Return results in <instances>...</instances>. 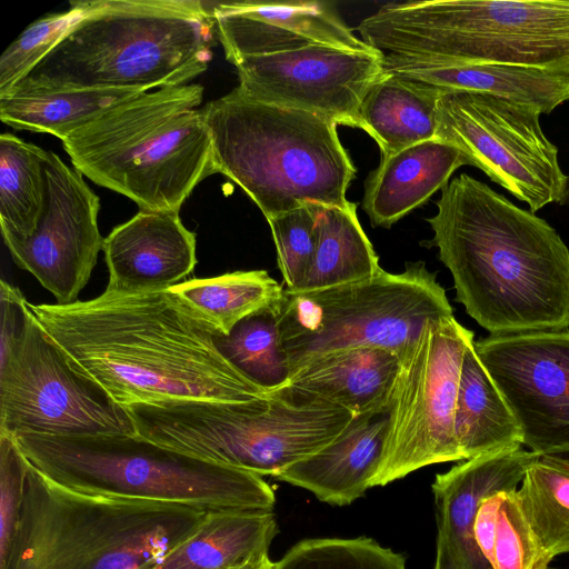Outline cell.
Wrapping results in <instances>:
<instances>
[{
    "instance_id": "1",
    "label": "cell",
    "mask_w": 569,
    "mask_h": 569,
    "mask_svg": "<svg viewBox=\"0 0 569 569\" xmlns=\"http://www.w3.org/2000/svg\"><path fill=\"white\" fill-rule=\"evenodd\" d=\"M29 309L123 407L171 400L243 402L269 391L219 351L218 330L172 288L104 290L69 305Z\"/></svg>"
},
{
    "instance_id": "2",
    "label": "cell",
    "mask_w": 569,
    "mask_h": 569,
    "mask_svg": "<svg viewBox=\"0 0 569 569\" xmlns=\"http://www.w3.org/2000/svg\"><path fill=\"white\" fill-rule=\"evenodd\" d=\"M427 218L456 299L491 336L569 329V249L545 219L467 173Z\"/></svg>"
},
{
    "instance_id": "3",
    "label": "cell",
    "mask_w": 569,
    "mask_h": 569,
    "mask_svg": "<svg viewBox=\"0 0 569 569\" xmlns=\"http://www.w3.org/2000/svg\"><path fill=\"white\" fill-rule=\"evenodd\" d=\"M213 32V2L88 1L87 12L10 93L187 84L207 70Z\"/></svg>"
},
{
    "instance_id": "4",
    "label": "cell",
    "mask_w": 569,
    "mask_h": 569,
    "mask_svg": "<svg viewBox=\"0 0 569 569\" xmlns=\"http://www.w3.org/2000/svg\"><path fill=\"white\" fill-rule=\"evenodd\" d=\"M203 87L138 93L62 139L73 168L140 210L179 212L197 184L217 172L202 110Z\"/></svg>"
},
{
    "instance_id": "5",
    "label": "cell",
    "mask_w": 569,
    "mask_h": 569,
    "mask_svg": "<svg viewBox=\"0 0 569 569\" xmlns=\"http://www.w3.org/2000/svg\"><path fill=\"white\" fill-rule=\"evenodd\" d=\"M218 173L236 182L266 219L308 203L346 208L356 167L337 124L264 103L238 87L201 109Z\"/></svg>"
},
{
    "instance_id": "6",
    "label": "cell",
    "mask_w": 569,
    "mask_h": 569,
    "mask_svg": "<svg viewBox=\"0 0 569 569\" xmlns=\"http://www.w3.org/2000/svg\"><path fill=\"white\" fill-rule=\"evenodd\" d=\"M207 512L79 493L29 461L20 521L2 569H146L192 533Z\"/></svg>"
},
{
    "instance_id": "7",
    "label": "cell",
    "mask_w": 569,
    "mask_h": 569,
    "mask_svg": "<svg viewBox=\"0 0 569 569\" xmlns=\"http://www.w3.org/2000/svg\"><path fill=\"white\" fill-rule=\"evenodd\" d=\"M27 459L69 490L159 501L208 511L273 512L274 492L261 476L132 435H17Z\"/></svg>"
},
{
    "instance_id": "8",
    "label": "cell",
    "mask_w": 569,
    "mask_h": 569,
    "mask_svg": "<svg viewBox=\"0 0 569 569\" xmlns=\"http://www.w3.org/2000/svg\"><path fill=\"white\" fill-rule=\"evenodd\" d=\"M127 410L141 437L261 477L318 452L355 416L290 383L243 402L171 400Z\"/></svg>"
},
{
    "instance_id": "9",
    "label": "cell",
    "mask_w": 569,
    "mask_h": 569,
    "mask_svg": "<svg viewBox=\"0 0 569 569\" xmlns=\"http://www.w3.org/2000/svg\"><path fill=\"white\" fill-rule=\"evenodd\" d=\"M358 31L383 54L569 77V0L391 2L363 19Z\"/></svg>"
},
{
    "instance_id": "10",
    "label": "cell",
    "mask_w": 569,
    "mask_h": 569,
    "mask_svg": "<svg viewBox=\"0 0 569 569\" xmlns=\"http://www.w3.org/2000/svg\"><path fill=\"white\" fill-rule=\"evenodd\" d=\"M280 345L292 375L327 352L375 347L401 358L429 321L453 310L436 273L422 261L331 288L291 291L277 302ZM291 379V378H290Z\"/></svg>"
},
{
    "instance_id": "11",
    "label": "cell",
    "mask_w": 569,
    "mask_h": 569,
    "mask_svg": "<svg viewBox=\"0 0 569 569\" xmlns=\"http://www.w3.org/2000/svg\"><path fill=\"white\" fill-rule=\"evenodd\" d=\"M0 432L132 435L126 409L43 328L28 306L24 332L0 360Z\"/></svg>"
},
{
    "instance_id": "12",
    "label": "cell",
    "mask_w": 569,
    "mask_h": 569,
    "mask_svg": "<svg viewBox=\"0 0 569 569\" xmlns=\"http://www.w3.org/2000/svg\"><path fill=\"white\" fill-rule=\"evenodd\" d=\"M472 340L473 332L453 316L429 321L400 358L383 457L370 488L430 465L462 460L455 409L463 355Z\"/></svg>"
},
{
    "instance_id": "13",
    "label": "cell",
    "mask_w": 569,
    "mask_h": 569,
    "mask_svg": "<svg viewBox=\"0 0 569 569\" xmlns=\"http://www.w3.org/2000/svg\"><path fill=\"white\" fill-rule=\"evenodd\" d=\"M541 116L533 107L491 94L446 90L438 104L437 139L458 148L469 166L536 213L559 204L567 186Z\"/></svg>"
},
{
    "instance_id": "14",
    "label": "cell",
    "mask_w": 569,
    "mask_h": 569,
    "mask_svg": "<svg viewBox=\"0 0 569 569\" xmlns=\"http://www.w3.org/2000/svg\"><path fill=\"white\" fill-rule=\"evenodd\" d=\"M385 54L332 47L300 50L238 61V89L258 101L301 109L333 123L368 133L361 101L383 73Z\"/></svg>"
},
{
    "instance_id": "15",
    "label": "cell",
    "mask_w": 569,
    "mask_h": 569,
    "mask_svg": "<svg viewBox=\"0 0 569 569\" xmlns=\"http://www.w3.org/2000/svg\"><path fill=\"white\" fill-rule=\"evenodd\" d=\"M476 352L537 455L569 449V329L489 336Z\"/></svg>"
},
{
    "instance_id": "16",
    "label": "cell",
    "mask_w": 569,
    "mask_h": 569,
    "mask_svg": "<svg viewBox=\"0 0 569 569\" xmlns=\"http://www.w3.org/2000/svg\"><path fill=\"white\" fill-rule=\"evenodd\" d=\"M46 201L34 231L2 236L13 261L50 291L58 305L77 301L88 283L104 238L98 228L100 201L82 174L48 151Z\"/></svg>"
},
{
    "instance_id": "17",
    "label": "cell",
    "mask_w": 569,
    "mask_h": 569,
    "mask_svg": "<svg viewBox=\"0 0 569 569\" xmlns=\"http://www.w3.org/2000/svg\"><path fill=\"white\" fill-rule=\"evenodd\" d=\"M213 18L226 59L233 66L244 58L313 46L359 52L375 50L326 2H213Z\"/></svg>"
},
{
    "instance_id": "18",
    "label": "cell",
    "mask_w": 569,
    "mask_h": 569,
    "mask_svg": "<svg viewBox=\"0 0 569 569\" xmlns=\"http://www.w3.org/2000/svg\"><path fill=\"white\" fill-rule=\"evenodd\" d=\"M539 455L521 447L506 449L453 466L431 486L437 520L433 569H493L482 556L473 531L480 501L517 490Z\"/></svg>"
},
{
    "instance_id": "19",
    "label": "cell",
    "mask_w": 569,
    "mask_h": 569,
    "mask_svg": "<svg viewBox=\"0 0 569 569\" xmlns=\"http://www.w3.org/2000/svg\"><path fill=\"white\" fill-rule=\"evenodd\" d=\"M196 242L179 212L140 210L104 238L106 290L140 293L179 284L197 264Z\"/></svg>"
},
{
    "instance_id": "20",
    "label": "cell",
    "mask_w": 569,
    "mask_h": 569,
    "mask_svg": "<svg viewBox=\"0 0 569 569\" xmlns=\"http://www.w3.org/2000/svg\"><path fill=\"white\" fill-rule=\"evenodd\" d=\"M391 400L355 415L328 446L290 466L276 478L312 492L320 501L348 506L370 488L385 451Z\"/></svg>"
},
{
    "instance_id": "21",
    "label": "cell",
    "mask_w": 569,
    "mask_h": 569,
    "mask_svg": "<svg viewBox=\"0 0 569 569\" xmlns=\"http://www.w3.org/2000/svg\"><path fill=\"white\" fill-rule=\"evenodd\" d=\"M383 70L445 90L491 94L542 114L569 101V77L535 69L385 54Z\"/></svg>"
},
{
    "instance_id": "22",
    "label": "cell",
    "mask_w": 569,
    "mask_h": 569,
    "mask_svg": "<svg viewBox=\"0 0 569 569\" xmlns=\"http://www.w3.org/2000/svg\"><path fill=\"white\" fill-rule=\"evenodd\" d=\"M468 159L455 146L435 139L381 158L365 183L362 209L373 227L390 228L449 183Z\"/></svg>"
},
{
    "instance_id": "23",
    "label": "cell",
    "mask_w": 569,
    "mask_h": 569,
    "mask_svg": "<svg viewBox=\"0 0 569 569\" xmlns=\"http://www.w3.org/2000/svg\"><path fill=\"white\" fill-rule=\"evenodd\" d=\"M399 369V356L388 349L349 348L309 360L289 383L360 415L391 400Z\"/></svg>"
},
{
    "instance_id": "24",
    "label": "cell",
    "mask_w": 569,
    "mask_h": 569,
    "mask_svg": "<svg viewBox=\"0 0 569 569\" xmlns=\"http://www.w3.org/2000/svg\"><path fill=\"white\" fill-rule=\"evenodd\" d=\"M278 533L273 512L213 510L146 569H234L268 555Z\"/></svg>"
},
{
    "instance_id": "25",
    "label": "cell",
    "mask_w": 569,
    "mask_h": 569,
    "mask_svg": "<svg viewBox=\"0 0 569 569\" xmlns=\"http://www.w3.org/2000/svg\"><path fill=\"white\" fill-rule=\"evenodd\" d=\"M446 90L386 72L365 94L360 116L381 158L437 139L438 104Z\"/></svg>"
},
{
    "instance_id": "26",
    "label": "cell",
    "mask_w": 569,
    "mask_h": 569,
    "mask_svg": "<svg viewBox=\"0 0 569 569\" xmlns=\"http://www.w3.org/2000/svg\"><path fill=\"white\" fill-rule=\"evenodd\" d=\"M455 437L462 460L522 445L520 425L479 359L475 340L466 348L462 359Z\"/></svg>"
},
{
    "instance_id": "27",
    "label": "cell",
    "mask_w": 569,
    "mask_h": 569,
    "mask_svg": "<svg viewBox=\"0 0 569 569\" xmlns=\"http://www.w3.org/2000/svg\"><path fill=\"white\" fill-rule=\"evenodd\" d=\"M382 268L357 216V204L322 206L310 270L296 291H310L368 279Z\"/></svg>"
},
{
    "instance_id": "28",
    "label": "cell",
    "mask_w": 569,
    "mask_h": 569,
    "mask_svg": "<svg viewBox=\"0 0 569 569\" xmlns=\"http://www.w3.org/2000/svg\"><path fill=\"white\" fill-rule=\"evenodd\" d=\"M143 91L42 90L0 97V119L18 130L64 139L113 106ZM146 92V91H144Z\"/></svg>"
},
{
    "instance_id": "29",
    "label": "cell",
    "mask_w": 569,
    "mask_h": 569,
    "mask_svg": "<svg viewBox=\"0 0 569 569\" xmlns=\"http://www.w3.org/2000/svg\"><path fill=\"white\" fill-rule=\"evenodd\" d=\"M46 150L11 133L0 136V223L18 239L37 228L46 201Z\"/></svg>"
},
{
    "instance_id": "30",
    "label": "cell",
    "mask_w": 569,
    "mask_h": 569,
    "mask_svg": "<svg viewBox=\"0 0 569 569\" xmlns=\"http://www.w3.org/2000/svg\"><path fill=\"white\" fill-rule=\"evenodd\" d=\"M172 289L223 335L242 319L279 301L283 292L282 286L266 270L196 278Z\"/></svg>"
},
{
    "instance_id": "31",
    "label": "cell",
    "mask_w": 569,
    "mask_h": 569,
    "mask_svg": "<svg viewBox=\"0 0 569 569\" xmlns=\"http://www.w3.org/2000/svg\"><path fill=\"white\" fill-rule=\"evenodd\" d=\"M277 302L242 319L228 335H214L223 357L267 391L288 385L291 378L280 345Z\"/></svg>"
},
{
    "instance_id": "32",
    "label": "cell",
    "mask_w": 569,
    "mask_h": 569,
    "mask_svg": "<svg viewBox=\"0 0 569 569\" xmlns=\"http://www.w3.org/2000/svg\"><path fill=\"white\" fill-rule=\"evenodd\" d=\"M517 497L542 547L553 558L569 553V471L539 456L527 469Z\"/></svg>"
},
{
    "instance_id": "33",
    "label": "cell",
    "mask_w": 569,
    "mask_h": 569,
    "mask_svg": "<svg viewBox=\"0 0 569 569\" xmlns=\"http://www.w3.org/2000/svg\"><path fill=\"white\" fill-rule=\"evenodd\" d=\"M271 569H407L403 555L368 537L299 541Z\"/></svg>"
},
{
    "instance_id": "34",
    "label": "cell",
    "mask_w": 569,
    "mask_h": 569,
    "mask_svg": "<svg viewBox=\"0 0 569 569\" xmlns=\"http://www.w3.org/2000/svg\"><path fill=\"white\" fill-rule=\"evenodd\" d=\"M88 10V1H72L67 11L31 23L0 58V97L12 89L57 46Z\"/></svg>"
},
{
    "instance_id": "35",
    "label": "cell",
    "mask_w": 569,
    "mask_h": 569,
    "mask_svg": "<svg viewBox=\"0 0 569 569\" xmlns=\"http://www.w3.org/2000/svg\"><path fill=\"white\" fill-rule=\"evenodd\" d=\"M321 204L308 203L268 219L286 289L302 286L312 264Z\"/></svg>"
},
{
    "instance_id": "36",
    "label": "cell",
    "mask_w": 569,
    "mask_h": 569,
    "mask_svg": "<svg viewBox=\"0 0 569 569\" xmlns=\"http://www.w3.org/2000/svg\"><path fill=\"white\" fill-rule=\"evenodd\" d=\"M552 559L530 527L520 507L517 490L500 492L495 528L493 569H548Z\"/></svg>"
},
{
    "instance_id": "37",
    "label": "cell",
    "mask_w": 569,
    "mask_h": 569,
    "mask_svg": "<svg viewBox=\"0 0 569 569\" xmlns=\"http://www.w3.org/2000/svg\"><path fill=\"white\" fill-rule=\"evenodd\" d=\"M29 460L16 438L0 432V569L9 556L23 507Z\"/></svg>"
},
{
    "instance_id": "38",
    "label": "cell",
    "mask_w": 569,
    "mask_h": 569,
    "mask_svg": "<svg viewBox=\"0 0 569 569\" xmlns=\"http://www.w3.org/2000/svg\"><path fill=\"white\" fill-rule=\"evenodd\" d=\"M28 300L19 288L0 280V360L6 359L24 332Z\"/></svg>"
},
{
    "instance_id": "39",
    "label": "cell",
    "mask_w": 569,
    "mask_h": 569,
    "mask_svg": "<svg viewBox=\"0 0 569 569\" xmlns=\"http://www.w3.org/2000/svg\"><path fill=\"white\" fill-rule=\"evenodd\" d=\"M540 457L569 471V449L541 455Z\"/></svg>"
},
{
    "instance_id": "40",
    "label": "cell",
    "mask_w": 569,
    "mask_h": 569,
    "mask_svg": "<svg viewBox=\"0 0 569 569\" xmlns=\"http://www.w3.org/2000/svg\"><path fill=\"white\" fill-rule=\"evenodd\" d=\"M272 565L273 562L270 560L269 556L266 555L234 569H271Z\"/></svg>"
},
{
    "instance_id": "41",
    "label": "cell",
    "mask_w": 569,
    "mask_h": 569,
    "mask_svg": "<svg viewBox=\"0 0 569 569\" xmlns=\"http://www.w3.org/2000/svg\"><path fill=\"white\" fill-rule=\"evenodd\" d=\"M559 206H567V207H569V174H567L566 191L563 193V197H562L561 201L559 202Z\"/></svg>"
}]
</instances>
